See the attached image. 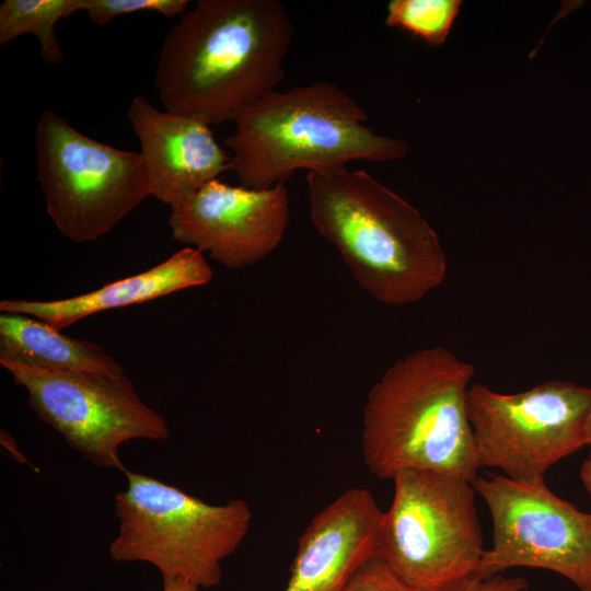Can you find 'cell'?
Wrapping results in <instances>:
<instances>
[{
  "instance_id": "1",
  "label": "cell",
  "mask_w": 591,
  "mask_h": 591,
  "mask_svg": "<svg viewBox=\"0 0 591 591\" xmlns=\"http://www.w3.org/2000/svg\"><path fill=\"white\" fill-rule=\"evenodd\" d=\"M292 36L279 0H198L160 50L154 86L164 109L209 126L232 120L281 82Z\"/></svg>"
},
{
  "instance_id": "2",
  "label": "cell",
  "mask_w": 591,
  "mask_h": 591,
  "mask_svg": "<svg viewBox=\"0 0 591 591\" xmlns=\"http://www.w3.org/2000/svg\"><path fill=\"white\" fill-rule=\"evenodd\" d=\"M305 179L315 228L374 300L415 303L443 282L448 259L440 239L399 195L363 170L308 172Z\"/></svg>"
},
{
  "instance_id": "3",
  "label": "cell",
  "mask_w": 591,
  "mask_h": 591,
  "mask_svg": "<svg viewBox=\"0 0 591 591\" xmlns=\"http://www.w3.org/2000/svg\"><path fill=\"white\" fill-rule=\"evenodd\" d=\"M474 366L444 347L395 361L367 395L361 451L380 479L402 470H431L471 482L479 470L466 396Z\"/></svg>"
},
{
  "instance_id": "4",
  "label": "cell",
  "mask_w": 591,
  "mask_h": 591,
  "mask_svg": "<svg viewBox=\"0 0 591 591\" xmlns=\"http://www.w3.org/2000/svg\"><path fill=\"white\" fill-rule=\"evenodd\" d=\"M366 111L332 82L271 91L241 109L224 139L241 186L268 189L299 170L327 173L354 161L389 162L407 142L364 125Z\"/></svg>"
},
{
  "instance_id": "5",
  "label": "cell",
  "mask_w": 591,
  "mask_h": 591,
  "mask_svg": "<svg viewBox=\"0 0 591 591\" xmlns=\"http://www.w3.org/2000/svg\"><path fill=\"white\" fill-rule=\"evenodd\" d=\"M126 488L114 497L118 532L109 544L116 563H146L161 577L212 588L222 561L243 543L252 510L241 498L210 505L154 477L124 472Z\"/></svg>"
},
{
  "instance_id": "6",
  "label": "cell",
  "mask_w": 591,
  "mask_h": 591,
  "mask_svg": "<svg viewBox=\"0 0 591 591\" xmlns=\"http://www.w3.org/2000/svg\"><path fill=\"white\" fill-rule=\"evenodd\" d=\"M392 480L374 557L418 591H448L475 576L485 548L471 480L419 468Z\"/></svg>"
},
{
  "instance_id": "7",
  "label": "cell",
  "mask_w": 591,
  "mask_h": 591,
  "mask_svg": "<svg viewBox=\"0 0 591 591\" xmlns=\"http://www.w3.org/2000/svg\"><path fill=\"white\" fill-rule=\"evenodd\" d=\"M35 138L46 211L66 237L96 241L150 196L140 152L92 139L48 109Z\"/></svg>"
},
{
  "instance_id": "8",
  "label": "cell",
  "mask_w": 591,
  "mask_h": 591,
  "mask_svg": "<svg viewBox=\"0 0 591 591\" xmlns=\"http://www.w3.org/2000/svg\"><path fill=\"white\" fill-rule=\"evenodd\" d=\"M467 414L478 467L519 482H544L548 468L588 445L591 389L552 380L514 394L471 384Z\"/></svg>"
},
{
  "instance_id": "9",
  "label": "cell",
  "mask_w": 591,
  "mask_h": 591,
  "mask_svg": "<svg viewBox=\"0 0 591 591\" xmlns=\"http://www.w3.org/2000/svg\"><path fill=\"white\" fill-rule=\"evenodd\" d=\"M0 364L26 391L37 417L96 467L124 473V443L170 436L165 418L142 401L125 373L54 371L7 356H0Z\"/></svg>"
},
{
  "instance_id": "10",
  "label": "cell",
  "mask_w": 591,
  "mask_h": 591,
  "mask_svg": "<svg viewBox=\"0 0 591 591\" xmlns=\"http://www.w3.org/2000/svg\"><path fill=\"white\" fill-rule=\"evenodd\" d=\"M472 486L486 502L494 543L476 575L488 578L513 567L554 571L580 591H591V513L556 496L544 482L489 474Z\"/></svg>"
},
{
  "instance_id": "11",
  "label": "cell",
  "mask_w": 591,
  "mask_h": 591,
  "mask_svg": "<svg viewBox=\"0 0 591 591\" xmlns=\"http://www.w3.org/2000/svg\"><path fill=\"white\" fill-rule=\"evenodd\" d=\"M288 221L286 184L252 189L213 179L171 209L169 225L177 242L207 252L228 268L240 269L273 253Z\"/></svg>"
},
{
  "instance_id": "12",
  "label": "cell",
  "mask_w": 591,
  "mask_h": 591,
  "mask_svg": "<svg viewBox=\"0 0 591 591\" xmlns=\"http://www.w3.org/2000/svg\"><path fill=\"white\" fill-rule=\"evenodd\" d=\"M127 118L140 142L150 196L171 209L231 171V155L209 125L160 111L140 95L132 99Z\"/></svg>"
},
{
  "instance_id": "13",
  "label": "cell",
  "mask_w": 591,
  "mask_h": 591,
  "mask_svg": "<svg viewBox=\"0 0 591 591\" xmlns=\"http://www.w3.org/2000/svg\"><path fill=\"white\" fill-rule=\"evenodd\" d=\"M383 512L366 488L341 493L300 536L283 591H345L374 557Z\"/></svg>"
},
{
  "instance_id": "14",
  "label": "cell",
  "mask_w": 591,
  "mask_h": 591,
  "mask_svg": "<svg viewBox=\"0 0 591 591\" xmlns=\"http://www.w3.org/2000/svg\"><path fill=\"white\" fill-rule=\"evenodd\" d=\"M211 278L212 270L204 253L189 246L146 271L108 282L91 292L48 301L4 299L0 301V312L30 315L61 331L96 313L202 286Z\"/></svg>"
},
{
  "instance_id": "15",
  "label": "cell",
  "mask_w": 591,
  "mask_h": 591,
  "mask_svg": "<svg viewBox=\"0 0 591 591\" xmlns=\"http://www.w3.org/2000/svg\"><path fill=\"white\" fill-rule=\"evenodd\" d=\"M0 356L54 371L124 374L100 345L66 336L46 322L20 313L0 314Z\"/></svg>"
},
{
  "instance_id": "16",
  "label": "cell",
  "mask_w": 591,
  "mask_h": 591,
  "mask_svg": "<svg viewBox=\"0 0 591 591\" xmlns=\"http://www.w3.org/2000/svg\"><path fill=\"white\" fill-rule=\"evenodd\" d=\"M76 12L78 0H4L0 4V45L32 34L39 42L42 58L61 66L66 57L55 27Z\"/></svg>"
},
{
  "instance_id": "17",
  "label": "cell",
  "mask_w": 591,
  "mask_h": 591,
  "mask_svg": "<svg viewBox=\"0 0 591 591\" xmlns=\"http://www.w3.org/2000/svg\"><path fill=\"white\" fill-rule=\"evenodd\" d=\"M461 5L460 0H392L385 23L439 46L445 42Z\"/></svg>"
},
{
  "instance_id": "18",
  "label": "cell",
  "mask_w": 591,
  "mask_h": 591,
  "mask_svg": "<svg viewBox=\"0 0 591 591\" xmlns=\"http://www.w3.org/2000/svg\"><path fill=\"white\" fill-rule=\"evenodd\" d=\"M187 0H78V12L84 11L89 21L105 26L114 19L138 12H157L167 18L182 16Z\"/></svg>"
},
{
  "instance_id": "19",
  "label": "cell",
  "mask_w": 591,
  "mask_h": 591,
  "mask_svg": "<svg viewBox=\"0 0 591 591\" xmlns=\"http://www.w3.org/2000/svg\"><path fill=\"white\" fill-rule=\"evenodd\" d=\"M345 591H418L403 582L376 557L368 559L352 576Z\"/></svg>"
},
{
  "instance_id": "20",
  "label": "cell",
  "mask_w": 591,
  "mask_h": 591,
  "mask_svg": "<svg viewBox=\"0 0 591 591\" xmlns=\"http://www.w3.org/2000/svg\"><path fill=\"white\" fill-rule=\"evenodd\" d=\"M528 581L522 577L499 573L488 578L472 576L448 591H528Z\"/></svg>"
},
{
  "instance_id": "21",
  "label": "cell",
  "mask_w": 591,
  "mask_h": 591,
  "mask_svg": "<svg viewBox=\"0 0 591 591\" xmlns=\"http://www.w3.org/2000/svg\"><path fill=\"white\" fill-rule=\"evenodd\" d=\"M199 589L185 579L162 577V591H199Z\"/></svg>"
},
{
  "instance_id": "22",
  "label": "cell",
  "mask_w": 591,
  "mask_h": 591,
  "mask_svg": "<svg viewBox=\"0 0 591 591\" xmlns=\"http://www.w3.org/2000/svg\"><path fill=\"white\" fill-rule=\"evenodd\" d=\"M1 444L12 454V456L22 464H27V460L23 456L16 442L12 436L5 430H1L0 436Z\"/></svg>"
},
{
  "instance_id": "23",
  "label": "cell",
  "mask_w": 591,
  "mask_h": 591,
  "mask_svg": "<svg viewBox=\"0 0 591 591\" xmlns=\"http://www.w3.org/2000/svg\"><path fill=\"white\" fill-rule=\"evenodd\" d=\"M580 478L586 488V491L591 498V452L581 465Z\"/></svg>"
},
{
  "instance_id": "24",
  "label": "cell",
  "mask_w": 591,
  "mask_h": 591,
  "mask_svg": "<svg viewBox=\"0 0 591 591\" xmlns=\"http://www.w3.org/2000/svg\"><path fill=\"white\" fill-rule=\"evenodd\" d=\"M588 447L591 448V412L588 419Z\"/></svg>"
}]
</instances>
